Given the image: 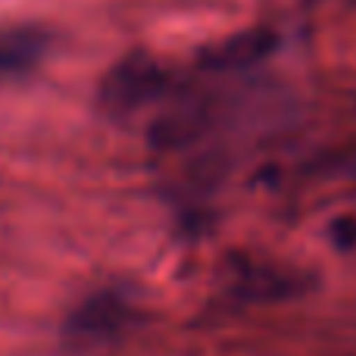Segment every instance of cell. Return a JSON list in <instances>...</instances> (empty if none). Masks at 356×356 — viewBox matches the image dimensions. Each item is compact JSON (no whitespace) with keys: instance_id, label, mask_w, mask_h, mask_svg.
Returning <instances> with one entry per match:
<instances>
[{"instance_id":"obj_1","label":"cell","mask_w":356,"mask_h":356,"mask_svg":"<svg viewBox=\"0 0 356 356\" xmlns=\"http://www.w3.org/2000/svg\"><path fill=\"white\" fill-rule=\"evenodd\" d=\"M135 325V307L119 291H100L91 294L63 328V341L72 353H100L113 347L129 328Z\"/></svg>"},{"instance_id":"obj_2","label":"cell","mask_w":356,"mask_h":356,"mask_svg":"<svg viewBox=\"0 0 356 356\" xmlns=\"http://www.w3.org/2000/svg\"><path fill=\"white\" fill-rule=\"evenodd\" d=\"M172 88V75L147 54H131L110 69L100 85V104L113 116H135Z\"/></svg>"},{"instance_id":"obj_3","label":"cell","mask_w":356,"mask_h":356,"mask_svg":"<svg viewBox=\"0 0 356 356\" xmlns=\"http://www.w3.org/2000/svg\"><path fill=\"white\" fill-rule=\"evenodd\" d=\"M47 50V35L41 29H3L0 31V72L31 69Z\"/></svg>"},{"instance_id":"obj_4","label":"cell","mask_w":356,"mask_h":356,"mask_svg":"<svg viewBox=\"0 0 356 356\" xmlns=\"http://www.w3.org/2000/svg\"><path fill=\"white\" fill-rule=\"evenodd\" d=\"M272 47V35L269 31H247V35L232 38L228 44L209 50L207 54V66L209 69H234V66H247V63L259 60L266 50Z\"/></svg>"}]
</instances>
